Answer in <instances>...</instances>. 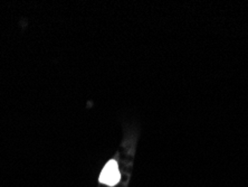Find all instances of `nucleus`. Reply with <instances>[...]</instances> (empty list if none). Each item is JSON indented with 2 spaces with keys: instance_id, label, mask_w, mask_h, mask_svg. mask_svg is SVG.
I'll list each match as a JSON object with an SVG mask.
<instances>
[{
  "instance_id": "f257e3e1",
  "label": "nucleus",
  "mask_w": 248,
  "mask_h": 187,
  "mask_svg": "<svg viewBox=\"0 0 248 187\" xmlns=\"http://www.w3.org/2000/svg\"><path fill=\"white\" fill-rule=\"evenodd\" d=\"M120 179H121V174L119 170V165L115 159H112L105 165L103 170H102L100 183L108 186H114L120 182Z\"/></svg>"
}]
</instances>
